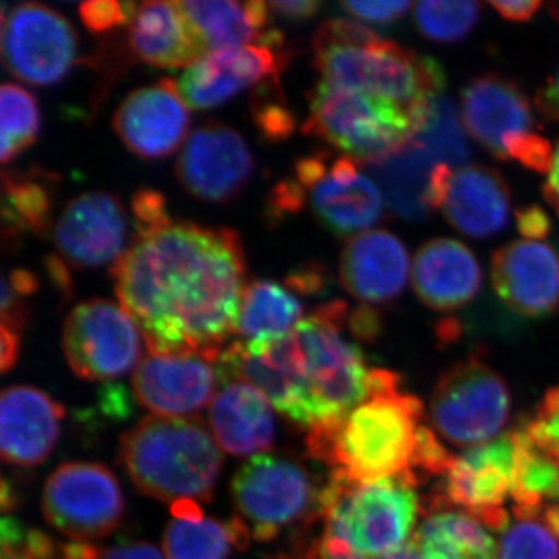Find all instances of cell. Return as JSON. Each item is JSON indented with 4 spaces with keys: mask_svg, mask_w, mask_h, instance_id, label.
I'll use <instances>...</instances> for the list:
<instances>
[{
    "mask_svg": "<svg viewBox=\"0 0 559 559\" xmlns=\"http://www.w3.org/2000/svg\"><path fill=\"white\" fill-rule=\"evenodd\" d=\"M411 543L421 559H496L498 544L487 525L448 507H432Z\"/></svg>",
    "mask_w": 559,
    "mask_h": 559,
    "instance_id": "4dcf8cb0",
    "label": "cell"
},
{
    "mask_svg": "<svg viewBox=\"0 0 559 559\" xmlns=\"http://www.w3.org/2000/svg\"><path fill=\"white\" fill-rule=\"evenodd\" d=\"M348 329L356 340L371 342L380 336L382 320L370 305H364L348 316Z\"/></svg>",
    "mask_w": 559,
    "mask_h": 559,
    "instance_id": "bcb514c9",
    "label": "cell"
},
{
    "mask_svg": "<svg viewBox=\"0 0 559 559\" xmlns=\"http://www.w3.org/2000/svg\"><path fill=\"white\" fill-rule=\"evenodd\" d=\"M320 492L301 463L270 454L249 459L231 480L238 518L257 540H271L297 522L307 524L319 511Z\"/></svg>",
    "mask_w": 559,
    "mask_h": 559,
    "instance_id": "30bf717a",
    "label": "cell"
},
{
    "mask_svg": "<svg viewBox=\"0 0 559 559\" xmlns=\"http://www.w3.org/2000/svg\"><path fill=\"white\" fill-rule=\"evenodd\" d=\"M516 471L513 432L455 455L443 476V496L433 506H455L491 530H506L510 514L502 509L511 496Z\"/></svg>",
    "mask_w": 559,
    "mask_h": 559,
    "instance_id": "9a60e30c",
    "label": "cell"
},
{
    "mask_svg": "<svg viewBox=\"0 0 559 559\" xmlns=\"http://www.w3.org/2000/svg\"><path fill=\"white\" fill-rule=\"evenodd\" d=\"M499 299L524 318H544L559 305V253L544 241H511L491 259Z\"/></svg>",
    "mask_w": 559,
    "mask_h": 559,
    "instance_id": "44dd1931",
    "label": "cell"
},
{
    "mask_svg": "<svg viewBox=\"0 0 559 559\" xmlns=\"http://www.w3.org/2000/svg\"><path fill=\"white\" fill-rule=\"evenodd\" d=\"M132 215L138 234L157 229L171 221L165 207V200L154 190H140L132 200Z\"/></svg>",
    "mask_w": 559,
    "mask_h": 559,
    "instance_id": "7bdbcfd3",
    "label": "cell"
},
{
    "mask_svg": "<svg viewBox=\"0 0 559 559\" xmlns=\"http://www.w3.org/2000/svg\"><path fill=\"white\" fill-rule=\"evenodd\" d=\"M64 407L31 385H13L0 396V454L17 466L40 465L60 437Z\"/></svg>",
    "mask_w": 559,
    "mask_h": 559,
    "instance_id": "d4e9b609",
    "label": "cell"
},
{
    "mask_svg": "<svg viewBox=\"0 0 559 559\" xmlns=\"http://www.w3.org/2000/svg\"><path fill=\"white\" fill-rule=\"evenodd\" d=\"M510 406L503 378L469 358L441 374L430 400V421L440 439L471 450L498 439L509 421Z\"/></svg>",
    "mask_w": 559,
    "mask_h": 559,
    "instance_id": "9c48e42d",
    "label": "cell"
},
{
    "mask_svg": "<svg viewBox=\"0 0 559 559\" xmlns=\"http://www.w3.org/2000/svg\"><path fill=\"white\" fill-rule=\"evenodd\" d=\"M516 227L528 241H543L549 237L551 223L546 210L539 205H527L516 212Z\"/></svg>",
    "mask_w": 559,
    "mask_h": 559,
    "instance_id": "f6af8a7d",
    "label": "cell"
},
{
    "mask_svg": "<svg viewBox=\"0 0 559 559\" xmlns=\"http://www.w3.org/2000/svg\"><path fill=\"white\" fill-rule=\"evenodd\" d=\"M551 9H554V14L559 20V3H554V5H551Z\"/></svg>",
    "mask_w": 559,
    "mask_h": 559,
    "instance_id": "6125c7cd",
    "label": "cell"
},
{
    "mask_svg": "<svg viewBox=\"0 0 559 559\" xmlns=\"http://www.w3.org/2000/svg\"><path fill=\"white\" fill-rule=\"evenodd\" d=\"M345 301L322 305L293 330L304 362L307 428L347 415L370 396L373 370L358 345L342 336Z\"/></svg>",
    "mask_w": 559,
    "mask_h": 559,
    "instance_id": "8992f818",
    "label": "cell"
},
{
    "mask_svg": "<svg viewBox=\"0 0 559 559\" xmlns=\"http://www.w3.org/2000/svg\"><path fill=\"white\" fill-rule=\"evenodd\" d=\"M210 404L209 421L216 443L238 457L263 454L275 440V419L271 403L248 382L221 384Z\"/></svg>",
    "mask_w": 559,
    "mask_h": 559,
    "instance_id": "4316f807",
    "label": "cell"
},
{
    "mask_svg": "<svg viewBox=\"0 0 559 559\" xmlns=\"http://www.w3.org/2000/svg\"><path fill=\"white\" fill-rule=\"evenodd\" d=\"M516 471L511 498L514 510L532 511L559 502V462L540 450L524 430L513 432Z\"/></svg>",
    "mask_w": 559,
    "mask_h": 559,
    "instance_id": "d6a6232c",
    "label": "cell"
},
{
    "mask_svg": "<svg viewBox=\"0 0 559 559\" xmlns=\"http://www.w3.org/2000/svg\"><path fill=\"white\" fill-rule=\"evenodd\" d=\"M17 353H20V334L2 323V331H0V369L3 373H7L14 366Z\"/></svg>",
    "mask_w": 559,
    "mask_h": 559,
    "instance_id": "f5cc1de1",
    "label": "cell"
},
{
    "mask_svg": "<svg viewBox=\"0 0 559 559\" xmlns=\"http://www.w3.org/2000/svg\"><path fill=\"white\" fill-rule=\"evenodd\" d=\"M341 5L356 20L369 22V24L390 25L406 16L414 3L396 0V2H342Z\"/></svg>",
    "mask_w": 559,
    "mask_h": 559,
    "instance_id": "ee69618b",
    "label": "cell"
},
{
    "mask_svg": "<svg viewBox=\"0 0 559 559\" xmlns=\"http://www.w3.org/2000/svg\"><path fill=\"white\" fill-rule=\"evenodd\" d=\"M364 165L349 156L330 159L325 151L296 164V180L310 194L312 212L337 237L371 230L384 213V197Z\"/></svg>",
    "mask_w": 559,
    "mask_h": 559,
    "instance_id": "7c38bea8",
    "label": "cell"
},
{
    "mask_svg": "<svg viewBox=\"0 0 559 559\" xmlns=\"http://www.w3.org/2000/svg\"><path fill=\"white\" fill-rule=\"evenodd\" d=\"M120 455L135 487L162 502H209L223 454L200 418L151 415L128 430Z\"/></svg>",
    "mask_w": 559,
    "mask_h": 559,
    "instance_id": "5b68a950",
    "label": "cell"
},
{
    "mask_svg": "<svg viewBox=\"0 0 559 559\" xmlns=\"http://www.w3.org/2000/svg\"><path fill=\"white\" fill-rule=\"evenodd\" d=\"M503 530L496 559H559V539L538 514L514 513Z\"/></svg>",
    "mask_w": 559,
    "mask_h": 559,
    "instance_id": "f35d334b",
    "label": "cell"
},
{
    "mask_svg": "<svg viewBox=\"0 0 559 559\" xmlns=\"http://www.w3.org/2000/svg\"><path fill=\"white\" fill-rule=\"evenodd\" d=\"M205 53L238 49V47L266 46L263 35L270 16V5L261 0H186L179 2Z\"/></svg>",
    "mask_w": 559,
    "mask_h": 559,
    "instance_id": "f546056e",
    "label": "cell"
},
{
    "mask_svg": "<svg viewBox=\"0 0 559 559\" xmlns=\"http://www.w3.org/2000/svg\"><path fill=\"white\" fill-rule=\"evenodd\" d=\"M110 274L151 356L201 355L216 362L237 333L246 286L235 230L168 221L135 235Z\"/></svg>",
    "mask_w": 559,
    "mask_h": 559,
    "instance_id": "6da1fadb",
    "label": "cell"
},
{
    "mask_svg": "<svg viewBox=\"0 0 559 559\" xmlns=\"http://www.w3.org/2000/svg\"><path fill=\"white\" fill-rule=\"evenodd\" d=\"M0 156L3 164H9L21 151L31 146L38 134L39 112L35 97L16 84H3L0 90Z\"/></svg>",
    "mask_w": 559,
    "mask_h": 559,
    "instance_id": "8d00e7d4",
    "label": "cell"
},
{
    "mask_svg": "<svg viewBox=\"0 0 559 559\" xmlns=\"http://www.w3.org/2000/svg\"><path fill=\"white\" fill-rule=\"evenodd\" d=\"M417 123L406 110L364 92L320 80L311 92L305 134L325 140L366 165L406 145Z\"/></svg>",
    "mask_w": 559,
    "mask_h": 559,
    "instance_id": "52a82bcc",
    "label": "cell"
},
{
    "mask_svg": "<svg viewBox=\"0 0 559 559\" xmlns=\"http://www.w3.org/2000/svg\"><path fill=\"white\" fill-rule=\"evenodd\" d=\"M102 559H167L153 544H121L110 550L103 551Z\"/></svg>",
    "mask_w": 559,
    "mask_h": 559,
    "instance_id": "816d5d0a",
    "label": "cell"
},
{
    "mask_svg": "<svg viewBox=\"0 0 559 559\" xmlns=\"http://www.w3.org/2000/svg\"><path fill=\"white\" fill-rule=\"evenodd\" d=\"M275 50L257 44L205 55L178 80L183 102L191 109L216 108L253 84L278 81L285 57Z\"/></svg>",
    "mask_w": 559,
    "mask_h": 559,
    "instance_id": "603a6c76",
    "label": "cell"
},
{
    "mask_svg": "<svg viewBox=\"0 0 559 559\" xmlns=\"http://www.w3.org/2000/svg\"><path fill=\"white\" fill-rule=\"evenodd\" d=\"M267 5L280 16L290 21L311 20L320 9L318 0H274Z\"/></svg>",
    "mask_w": 559,
    "mask_h": 559,
    "instance_id": "681fc988",
    "label": "cell"
},
{
    "mask_svg": "<svg viewBox=\"0 0 559 559\" xmlns=\"http://www.w3.org/2000/svg\"><path fill=\"white\" fill-rule=\"evenodd\" d=\"M417 474L356 484L337 471L322 488L320 535L289 559H378L409 544L418 520Z\"/></svg>",
    "mask_w": 559,
    "mask_h": 559,
    "instance_id": "3957f363",
    "label": "cell"
},
{
    "mask_svg": "<svg viewBox=\"0 0 559 559\" xmlns=\"http://www.w3.org/2000/svg\"><path fill=\"white\" fill-rule=\"evenodd\" d=\"M252 112L261 135L271 142L288 139L296 128V119L285 100H277L272 94L260 92V98H253Z\"/></svg>",
    "mask_w": 559,
    "mask_h": 559,
    "instance_id": "ab89813d",
    "label": "cell"
},
{
    "mask_svg": "<svg viewBox=\"0 0 559 559\" xmlns=\"http://www.w3.org/2000/svg\"><path fill=\"white\" fill-rule=\"evenodd\" d=\"M103 550L90 543H61L60 559H102Z\"/></svg>",
    "mask_w": 559,
    "mask_h": 559,
    "instance_id": "11a10c76",
    "label": "cell"
},
{
    "mask_svg": "<svg viewBox=\"0 0 559 559\" xmlns=\"http://www.w3.org/2000/svg\"><path fill=\"white\" fill-rule=\"evenodd\" d=\"M406 246L392 231L374 229L349 238L342 250L340 278L349 296L381 305L403 294L409 278Z\"/></svg>",
    "mask_w": 559,
    "mask_h": 559,
    "instance_id": "cb8c5ba5",
    "label": "cell"
},
{
    "mask_svg": "<svg viewBox=\"0 0 559 559\" xmlns=\"http://www.w3.org/2000/svg\"><path fill=\"white\" fill-rule=\"evenodd\" d=\"M500 16L511 22H527L538 13L543 2H527V0H503V2H489Z\"/></svg>",
    "mask_w": 559,
    "mask_h": 559,
    "instance_id": "f907efd6",
    "label": "cell"
},
{
    "mask_svg": "<svg viewBox=\"0 0 559 559\" xmlns=\"http://www.w3.org/2000/svg\"><path fill=\"white\" fill-rule=\"evenodd\" d=\"M13 488L10 487L9 481H2V492H0V503H2L3 513H9L14 507Z\"/></svg>",
    "mask_w": 559,
    "mask_h": 559,
    "instance_id": "680465c9",
    "label": "cell"
},
{
    "mask_svg": "<svg viewBox=\"0 0 559 559\" xmlns=\"http://www.w3.org/2000/svg\"><path fill=\"white\" fill-rule=\"evenodd\" d=\"M439 162L415 140L381 159L364 165L382 191L389 209L400 218H429L430 180Z\"/></svg>",
    "mask_w": 559,
    "mask_h": 559,
    "instance_id": "f1b7e54d",
    "label": "cell"
},
{
    "mask_svg": "<svg viewBox=\"0 0 559 559\" xmlns=\"http://www.w3.org/2000/svg\"><path fill=\"white\" fill-rule=\"evenodd\" d=\"M462 117L468 134L496 159L549 175L555 151L539 134L532 102L514 81L496 73L471 80L462 91Z\"/></svg>",
    "mask_w": 559,
    "mask_h": 559,
    "instance_id": "ba28073f",
    "label": "cell"
},
{
    "mask_svg": "<svg viewBox=\"0 0 559 559\" xmlns=\"http://www.w3.org/2000/svg\"><path fill=\"white\" fill-rule=\"evenodd\" d=\"M62 349L76 377L116 380L142 362V333L121 305L103 299L84 301L66 319Z\"/></svg>",
    "mask_w": 559,
    "mask_h": 559,
    "instance_id": "4fadbf2b",
    "label": "cell"
},
{
    "mask_svg": "<svg viewBox=\"0 0 559 559\" xmlns=\"http://www.w3.org/2000/svg\"><path fill=\"white\" fill-rule=\"evenodd\" d=\"M43 513L57 532L90 543L119 527L123 492L116 476L100 463H64L46 481Z\"/></svg>",
    "mask_w": 559,
    "mask_h": 559,
    "instance_id": "8fae6325",
    "label": "cell"
},
{
    "mask_svg": "<svg viewBox=\"0 0 559 559\" xmlns=\"http://www.w3.org/2000/svg\"><path fill=\"white\" fill-rule=\"evenodd\" d=\"M112 127L135 156L159 159L175 153L186 142L190 128L189 106L176 81L160 80L132 91L114 114Z\"/></svg>",
    "mask_w": 559,
    "mask_h": 559,
    "instance_id": "d6986e66",
    "label": "cell"
},
{
    "mask_svg": "<svg viewBox=\"0 0 559 559\" xmlns=\"http://www.w3.org/2000/svg\"><path fill=\"white\" fill-rule=\"evenodd\" d=\"M2 61L11 75L33 86H49L68 73L76 57L72 25L58 11L24 2L2 11Z\"/></svg>",
    "mask_w": 559,
    "mask_h": 559,
    "instance_id": "5bb4252c",
    "label": "cell"
},
{
    "mask_svg": "<svg viewBox=\"0 0 559 559\" xmlns=\"http://www.w3.org/2000/svg\"><path fill=\"white\" fill-rule=\"evenodd\" d=\"M3 230L20 234L31 230L43 235L49 229L51 200L49 191L33 180L3 175Z\"/></svg>",
    "mask_w": 559,
    "mask_h": 559,
    "instance_id": "d590c367",
    "label": "cell"
},
{
    "mask_svg": "<svg viewBox=\"0 0 559 559\" xmlns=\"http://www.w3.org/2000/svg\"><path fill=\"white\" fill-rule=\"evenodd\" d=\"M130 46L140 60L162 69H187L207 55L180 3L164 0L138 5Z\"/></svg>",
    "mask_w": 559,
    "mask_h": 559,
    "instance_id": "83f0119b",
    "label": "cell"
},
{
    "mask_svg": "<svg viewBox=\"0 0 559 559\" xmlns=\"http://www.w3.org/2000/svg\"><path fill=\"white\" fill-rule=\"evenodd\" d=\"M539 116L547 121H559V68L546 80L535 97Z\"/></svg>",
    "mask_w": 559,
    "mask_h": 559,
    "instance_id": "c3c4849f",
    "label": "cell"
},
{
    "mask_svg": "<svg viewBox=\"0 0 559 559\" xmlns=\"http://www.w3.org/2000/svg\"><path fill=\"white\" fill-rule=\"evenodd\" d=\"M525 432L536 447L559 462V388L547 392L538 415L525 428Z\"/></svg>",
    "mask_w": 559,
    "mask_h": 559,
    "instance_id": "60d3db41",
    "label": "cell"
},
{
    "mask_svg": "<svg viewBox=\"0 0 559 559\" xmlns=\"http://www.w3.org/2000/svg\"><path fill=\"white\" fill-rule=\"evenodd\" d=\"M412 140L425 146L439 164L450 167H465L471 157L465 121L450 98L439 97L430 103Z\"/></svg>",
    "mask_w": 559,
    "mask_h": 559,
    "instance_id": "836d02e7",
    "label": "cell"
},
{
    "mask_svg": "<svg viewBox=\"0 0 559 559\" xmlns=\"http://www.w3.org/2000/svg\"><path fill=\"white\" fill-rule=\"evenodd\" d=\"M430 207L466 237L484 240L509 224L510 189L500 173L485 165L439 164L430 180Z\"/></svg>",
    "mask_w": 559,
    "mask_h": 559,
    "instance_id": "e0dca14e",
    "label": "cell"
},
{
    "mask_svg": "<svg viewBox=\"0 0 559 559\" xmlns=\"http://www.w3.org/2000/svg\"><path fill=\"white\" fill-rule=\"evenodd\" d=\"M304 307L288 289L272 282H253L242 294L237 333L249 341L286 336L301 320Z\"/></svg>",
    "mask_w": 559,
    "mask_h": 559,
    "instance_id": "1f68e13d",
    "label": "cell"
},
{
    "mask_svg": "<svg viewBox=\"0 0 559 559\" xmlns=\"http://www.w3.org/2000/svg\"><path fill=\"white\" fill-rule=\"evenodd\" d=\"M484 275L468 246L452 238L425 242L414 257L412 286L430 310L450 312L476 299Z\"/></svg>",
    "mask_w": 559,
    "mask_h": 559,
    "instance_id": "484cf974",
    "label": "cell"
},
{
    "mask_svg": "<svg viewBox=\"0 0 559 559\" xmlns=\"http://www.w3.org/2000/svg\"><path fill=\"white\" fill-rule=\"evenodd\" d=\"M162 546L167 559H229L235 533L230 521L175 520L165 530Z\"/></svg>",
    "mask_w": 559,
    "mask_h": 559,
    "instance_id": "e575fe53",
    "label": "cell"
},
{
    "mask_svg": "<svg viewBox=\"0 0 559 559\" xmlns=\"http://www.w3.org/2000/svg\"><path fill=\"white\" fill-rule=\"evenodd\" d=\"M2 559H33L21 547H2Z\"/></svg>",
    "mask_w": 559,
    "mask_h": 559,
    "instance_id": "94428289",
    "label": "cell"
},
{
    "mask_svg": "<svg viewBox=\"0 0 559 559\" xmlns=\"http://www.w3.org/2000/svg\"><path fill=\"white\" fill-rule=\"evenodd\" d=\"M378 559H421L419 558L418 551L415 550L414 544L409 543L403 549L395 551V554H390L388 557H382Z\"/></svg>",
    "mask_w": 559,
    "mask_h": 559,
    "instance_id": "91938a15",
    "label": "cell"
},
{
    "mask_svg": "<svg viewBox=\"0 0 559 559\" xmlns=\"http://www.w3.org/2000/svg\"><path fill=\"white\" fill-rule=\"evenodd\" d=\"M312 50L322 80L400 106L417 130L447 84L444 70L433 58L381 38L358 22L326 21L316 32Z\"/></svg>",
    "mask_w": 559,
    "mask_h": 559,
    "instance_id": "277c9868",
    "label": "cell"
},
{
    "mask_svg": "<svg viewBox=\"0 0 559 559\" xmlns=\"http://www.w3.org/2000/svg\"><path fill=\"white\" fill-rule=\"evenodd\" d=\"M219 385L248 382L270 400L280 414L301 428L305 418L304 362L293 331L275 340L234 342L215 362Z\"/></svg>",
    "mask_w": 559,
    "mask_h": 559,
    "instance_id": "2e32d148",
    "label": "cell"
},
{
    "mask_svg": "<svg viewBox=\"0 0 559 559\" xmlns=\"http://www.w3.org/2000/svg\"><path fill=\"white\" fill-rule=\"evenodd\" d=\"M290 288L299 290L304 294H314L323 289L325 286V278H323L322 271H314L312 267L308 271L297 272L290 274L288 278Z\"/></svg>",
    "mask_w": 559,
    "mask_h": 559,
    "instance_id": "db71d44e",
    "label": "cell"
},
{
    "mask_svg": "<svg viewBox=\"0 0 559 559\" xmlns=\"http://www.w3.org/2000/svg\"><path fill=\"white\" fill-rule=\"evenodd\" d=\"M543 193L546 201L549 202L559 216V143L558 148L555 150L554 164H551L549 178L544 183Z\"/></svg>",
    "mask_w": 559,
    "mask_h": 559,
    "instance_id": "6f0895ef",
    "label": "cell"
},
{
    "mask_svg": "<svg viewBox=\"0 0 559 559\" xmlns=\"http://www.w3.org/2000/svg\"><path fill=\"white\" fill-rule=\"evenodd\" d=\"M3 282L10 286L16 296H28V294L35 293L38 289V280L32 272L27 271H14L11 272L9 278H3Z\"/></svg>",
    "mask_w": 559,
    "mask_h": 559,
    "instance_id": "9f6ffc18",
    "label": "cell"
},
{
    "mask_svg": "<svg viewBox=\"0 0 559 559\" xmlns=\"http://www.w3.org/2000/svg\"><path fill=\"white\" fill-rule=\"evenodd\" d=\"M127 216L116 197L83 193L66 204L55 224L61 259L75 267H97L123 255Z\"/></svg>",
    "mask_w": 559,
    "mask_h": 559,
    "instance_id": "7402d4cb",
    "label": "cell"
},
{
    "mask_svg": "<svg viewBox=\"0 0 559 559\" xmlns=\"http://www.w3.org/2000/svg\"><path fill=\"white\" fill-rule=\"evenodd\" d=\"M138 5L117 0H90L81 3L80 17L91 32L102 33L128 24L134 17Z\"/></svg>",
    "mask_w": 559,
    "mask_h": 559,
    "instance_id": "b9f144b4",
    "label": "cell"
},
{
    "mask_svg": "<svg viewBox=\"0 0 559 559\" xmlns=\"http://www.w3.org/2000/svg\"><path fill=\"white\" fill-rule=\"evenodd\" d=\"M253 159L240 132L210 121L187 139L176 175L183 189L209 202L237 197L252 175Z\"/></svg>",
    "mask_w": 559,
    "mask_h": 559,
    "instance_id": "ac0fdd59",
    "label": "cell"
},
{
    "mask_svg": "<svg viewBox=\"0 0 559 559\" xmlns=\"http://www.w3.org/2000/svg\"><path fill=\"white\" fill-rule=\"evenodd\" d=\"M415 24L425 38L451 44L473 32L480 16V3L463 0H428L415 5Z\"/></svg>",
    "mask_w": 559,
    "mask_h": 559,
    "instance_id": "74e56055",
    "label": "cell"
},
{
    "mask_svg": "<svg viewBox=\"0 0 559 559\" xmlns=\"http://www.w3.org/2000/svg\"><path fill=\"white\" fill-rule=\"evenodd\" d=\"M305 198H307V193L296 179L285 180L275 187L274 197H272V213L277 215V213L299 212Z\"/></svg>",
    "mask_w": 559,
    "mask_h": 559,
    "instance_id": "7dc6e473",
    "label": "cell"
},
{
    "mask_svg": "<svg viewBox=\"0 0 559 559\" xmlns=\"http://www.w3.org/2000/svg\"><path fill=\"white\" fill-rule=\"evenodd\" d=\"M215 362L201 355L148 356L132 374L135 399L157 417L190 418L212 404Z\"/></svg>",
    "mask_w": 559,
    "mask_h": 559,
    "instance_id": "ffe728a7",
    "label": "cell"
},
{
    "mask_svg": "<svg viewBox=\"0 0 559 559\" xmlns=\"http://www.w3.org/2000/svg\"><path fill=\"white\" fill-rule=\"evenodd\" d=\"M421 418L423 404L401 390L399 374L374 369L369 399L312 426L308 452L356 484L404 476L415 473Z\"/></svg>",
    "mask_w": 559,
    "mask_h": 559,
    "instance_id": "7a4b0ae2",
    "label": "cell"
}]
</instances>
